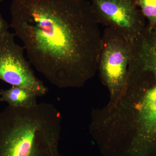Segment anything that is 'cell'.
<instances>
[{"instance_id":"11","label":"cell","mask_w":156,"mask_h":156,"mask_svg":"<svg viewBox=\"0 0 156 156\" xmlns=\"http://www.w3.org/2000/svg\"><path fill=\"white\" fill-rule=\"evenodd\" d=\"M154 30V31H155V32H156V30Z\"/></svg>"},{"instance_id":"9","label":"cell","mask_w":156,"mask_h":156,"mask_svg":"<svg viewBox=\"0 0 156 156\" xmlns=\"http://www.w3.org/2000/svg\"><path fill=\"white\" fill-rule=\"evenodd\" d=\"M10 27L8 23L4 19L2 15L0 13V34L9 31L8 30Z\"/></svg>"},{"instance_id":"7","label":"cell","mask_w":156,"mask_h":156,"mask_svg":"<svg viewBox=\"0 0 156 156\" xmlns=\"http://www.w3.org/2000/svg\"><path fill=\"white\" fill-rule=\"evenodd\" d=\"M0 101L7 102L9 106L14 108H29L38 103V96L34 92L17 86L0 90Z\"/></svg>"},{"instance_id":"4","label":"cell","mask_w":156,"mask_h":156,"mask_svg":"<svg viewBox=\"0 0 156 156\" xmlns=\"http://www.w3.org/2000/svg\"><path fill=\"white\" fill-rule=\"evenodd\" d=\"M131 51V43L119 32L111 27L105 29L98 67L112 98L122 97L126 90Z\"/></svg>"},{"instance_id":"1","label":"cell","mask_w":156,"mask_h":156,"mask_svg":"<svg viewBox=\"0 0 156 156\" xmlns=\"http://www.w3.org/2000/svg\"><path fill=\"white\" fill-rule=\"evenodd\" d=\"M11 23L29 61L58 88L80 87L98 67L101 36L87 0H13Z\"/></svg>"},{"instance_id":"8","label":"cell","mask_w":156,"mask_h":156,"mask_svg":"<svg viewBox=\"0 0 156 156\" xmlns=\"http://www.w3.org/2000/svg\"><path fill=\"white\" fill-rule=\"evenodd\" d=\"M140 11L149 21L148 26L151 29L156 30V0H136Z\"/></svg>"},{"instance_id":"10","label":"cell","mask_w":156,"mask_h":156,"mask_svg":"<svg viewBox=\"0 0 156 156\" xmlns=\"http://www.w3.org/2000/svg\"><path fill=\"white\" fill-rule=\"evenodd\" d=\"M4 0H0V3H2Z\"/></svg>"},{"instance_id":"6","label":"cell","mask_w":156,"mask_h":156,"mask_svg":"<svg viewBox=\"0 0 156 156\" xmlns=\"http://www.w3.org/2000/svg\"><path fill=\"white\" fill-rule=\"evenodd\" d=\"M90 3L98 23L116 30L131 44L146 27L136 0H91Z\"/></svg>"},{"instance_id":"5","label":"cell","mask_w":156,"mask_h":156,"mask_svg":"<svg viewBox=\"0 0 156 156\" xmlns=\"http://www.w3.org/2000/svg\"><path fill=\"white\" fill-rule=\"evenodd\" d=\"M15 36L9 31L0 34V80L28 89L38 97L44 96L48 88L35 75L24 57V48L16 44Z\"/></svg>"},{"instance_id":"2","label":"cell","mask_w":156,"mask_h":156,"mask_svg":"<svg viewBox=\"0 0 156 156\" xmlns=\"http://www.w3.org/2000/svg\"><path fill=\"white\" fill-rule=\"evenodd\" d=\"M62 117L51 104L0 112V156H61Z\"/></svg>"},{"instance_id":"3","label":"cell","mask_w":156,"mask_h":156,"mask_svg":"<svg viewBox=\"0 0 156 156\" xmlns=\"http://www.w3.org/2000/svg\"><path fill=\"white\" fill-rule=\"evenodd\" d=\"M135 97L133 143L139 156L156 149V33L147 32L132 46L126 90Z\"/></svg>"}]
</instances>
